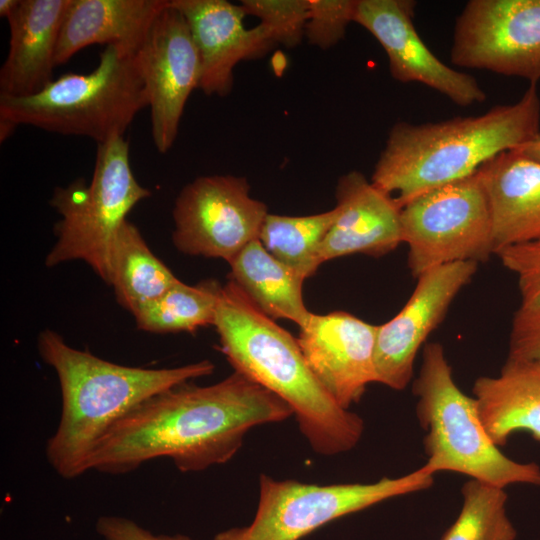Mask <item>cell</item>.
<instances>
[{
	"mask_svg": "<svg viewBox=\"0 0 540 540\" xmlns=\"http://www.w3.org/2000/svg\"><path fill=\"white\" fill-rule=\"evenodd\" d=\"M293 415L271 391L234 371L208 386L190 381L145 400L105 434L88 469L109 475L169 458L181 472H200L230 461L247 432Z\"/></svg>",
	"mask_w": 540,
	"mask_h": 540,
	"instance_id": "cell-1",
	"label": "cell"
},
{
	"mask_svg": "<svg viewBox=\"0 0 540 540\" xmlns=\"http://www.w3.org/2000/svg\"><path fill=\"white\" fill-rule=\"evenodd\" d=\"M41 359L57 375L62 409L45 453L54 471L64 479L87 471L98 443L136 406L176 385L209 376V360L172 368L125 366L68 345L57 332L45 329L37 339Z\"/></svg>",
	"mask_w": 540,
	"mask_h": 540,
	"instance_id": "cell-2",
	"label": "cell"
},
{
	"mask_svg": "<svg viewBox=\"0 0 540 540\" xmlns=\"http://www.w3.org/2000/svg\"><path fill=\"white\" fill-rule=\"evenodd\" d=\"M214 327L234 371L282 399L316 453L338 455L358 444L363 419L329 395L309 368L297 338L261 312L231 280L221 287Z\"/></svg>",
	"mask_w": 540,
	"mask_h": 540,
	"instance_id": "cell-3",
	"label": "cell"
},
{
	"mask_svg": "<svg viewBox=\"0 0 540 540\" xmlns=\"http://www.w3.org/2000/svg\"><path fill=\"white\" fill-rule=\"evenodd\" d=\"M539 132L537 84H530L517 102L493 106L480 115L421 124L397 122L370 181L401 209L430 190L475 173Z\"/></svg>",
	"mask_w": 540,
	"mask_h": 540,
	"instance_id": "cell-4",
	"label": "cell"
},
{
	"mask_svg": "<svg viewBox=\"0 0 540 540\" xmlns=\"http://www.w3.org/2000/svg\"><path fill=\"white\" fill-rule=\"evenodd\" d=\"M147 106L135 52L110 45L89 73L63 74L30 96L0 95V121L14 127L29 125L85 136L99 144L124 136L135 116Z\"/></svg>",
	"mask_w": 540,
	"mask_h": 540,
	"instance_id": "cell-5",
	"label": "cell"
},
{
	"mask_svg": "<svg viewBox=\"0 0 540 540\" xmlns=\"http://www.w3.org/2000/svg\"><path fill=\"white\" fill-rule=\"evenodd\" d=\"M413 393L418 398L417 418L426 431L425 465L434 475L455 472L500 488L518 483L540 486L539 465L510 459L490 439L474 398L455 383L440 343L424 346Z\"/></svg>",
	"mask_w": 540,
	"mask_h": 540,
	"instance_id": "cell-6",
	"label": "cell"
},
{
	"mask_svg": "<svg viewBox=\"0 0 540 540\" xmlns=\"http://www.w3.org/2000/svg\"><path fill=\"white\" fill-rule=\"evenodd\" d=\"M150 191L136 180L129 162V143L118 135L97 144L89 184L77 179L54 190L50 204L60 215L56 241L45 258L47 267L80 260L109 283L111 256L126 216Z\"/></svg>",
	"mask_w": 540,
	"mask_h": 540,
	"instance_id": "cell-7",
	"label": "cell"
},
{
	"mask_svg": "<svg viewBox=\"0 0 540 540\" xmlns=\"http://www.w3.org/2000/svg\"><path fill=\"white\" fill-rule=\"evenodd\" d=\"M433 478L425 465L401 477H384L372 483L318 485L260 474L252 522L221 531L212 540H300L342 516L427 489Z\"/></svg>",
	"mask_w": 540,
	"mask_h": 540,
	"instance_id": "cell-8",
	"label": "cell"
},
{
	"mask_svg": "<svg viewBox=\"0 0 540 540\" xmlns=\"http://www.w3.org/2000/svg\"><path fill=\"white\" fill-rule=\"evenodd\" d=\"M402 241L416 279L438 266L487 261L495 254L492 216L479 170L430 190L401 208Z\"/></svg>",
	"mask_w": 540,
	"mask_h": 540,
	"instance_id": "cell-9",
	"label": "cell"
},
{
	"mask_svg": "<svg viewBox=\"0 0 540 540\" xmlns=\"http://www.w3.org/2000/svg\"><path fill=\"white\" fill-rule=\"evenodd\" d=\"M244 177H198L179 193L173 208L172 241L182 253L230 263L258 240L266 205L250 196Z\"/></svg>",
	"mask_w": 540,
	"mask_h": 540,
	"instance_id": "cell-10",
	"label": "cell"
},
{
	"mask_svg": "<svg viewBox=\"0 0 540 540\" xmlns=\"http://www.w3.org/2000/svg\"><path fill=\"white\" fill-rule=\"evenodd\" d=\"M451 62L540 80V0H470L457 17Z\"/></svg>",
	"mask_w": 540,
	"mask_h": 540,
	"instance_id": "cell-11",
	"label": "cell"
},
{
	"mask_svg": "<svg viewBox=\"0 0 540 540\" xmlns=\"http://www.w3.org/2000/svg\"><path fill=\"white\" fill-rule=\"evenodd\" d=\"M135 60L151 112L154 146L164 154L175 142L186 102L201 79L200 58L187 22L169 0Z\"/></svg>",
	"mask_w": 540,
	"mask_h": 540,
	"instance_id": "cell-12",
	"label": "cell"
},
{
	"mask_svg": "<svg viewBox=\"0 0 540 540\" xmlns=\"http://www.w3.org/2000/svg\"><path fill=\"white\" fill-rule=\"evenodd\" d=\"M478 263L464 261L435 267L417 278L404 307L377 325L374 365L376 383L403 390L411 381L416 355L445 318L459 292L472 280Z\"/></svg>",
	"mask_w": 540,
	"mask_h": 540,
	"instance_id": "cell-13",
	"label": "cell"
},
{
	"mask_svg": "<svg viewBox=\"0 0 540 540\" xmlns=\"http://www.w3.org/2000/svg\"><path fill=\"white\" fill-rule=\"evenodd\" d=\"M415 8L413 0H357L354 22L380 43L395 80L426 85L459 106L483 103L487 95L478 81L446 65L423 42Z\"/></svg>",
	"mask_w": 540,
	"mask_h": 540,
	"instance_id": "cell-14",
	"label": "cell"
},
{
	"mask_svg": "<svg viewBox=\"0 0 540 540\" xmlns=\"http://www.w3.org/2000/svg\"><path fill=\"white\" fill-rule=\"evenodd\" d=\"M299 328L297 341L309 368L329 395L349 409L370 383H376L377 325L335 311L312 313Z\"/></svg>",
	"mask_w": 540,
	"mask_h": 540,
	"instance_id": "cell-15",
	"label": "cell"
},
{
	"mask_svg": "<svg viewBox=\"0 0 540 540\" xmlns=\"http://www.w3.org/2000/svg\"><path fill=\"white\" fill-rule=\"evenodd\" d=\"M184 16L199 54V89L225 96L233 86V70L243 61L262 56L274 44L258 24L244 26L241 5L225 0H169Z\"/></svg>",
	"mask_w": 540,
	"mask_h": 540,
	"instance_id": "cell-16",
	"label": "cell"
},
{
	"mask_svg": "<svg viewBox=\"0 0 540 540\" xmlns=\"http://www.w3.org/2000/svg\"><path fill=\"white\" fill-rule=\"evenodd\" d=\"M336 199L338 215L321 245V264L352 254L379 257L403 243L401 209L361 172L339 179Z\"/></svg>",
	"mask_w": 540,
	"mask_h": 540,
	"instance_id": "cell-17",
	"label": "cell"
},
{
	"mask_svg": "<svg viewBox=\"0 0 540 540\" xmlns=\"http://www.w3.org/2000/svg\"><path fill=\"white\" fill-rule=\"evenodd\" d=\"M70 0H21L7 18L9 50L0 69V95L25 97L53 80L55 51Z\"/></svg>",
	"mask_w": 540,
	"mask_h": 540,
	"instance_id": "cell-18",
	"label": "cell"
},
{
	"mask_svg": "<svg viewBox=\"0 0 540 540\" xmlns=\"http://www.w3.org/2000/svg\"><path fill=\"white\" fill-rule=\"evenodd\" d=\"M478 170L489 200L495 254L540 238V163L508 150Z\"/></svg>",
	"mask_w": 540,
	"mask_h": 540,
	"instance_id": "cell-19",
	"label": "cell"
},
{
	"mask_svg": "<svg viewBox=\"0 0 540 540\" xmlns=\"http://www.w3.org/2000/svg\"><path fill=\"white\" fill-rule=\"evenodd\" d=\"M167 1L70 0L56 46V66L95 44L136 52Z\"/></svg>",
	"mask_w": 540,
	"mask_h": 540,
	"instance_id": "cell-20",
	"label": "cell"
},
{
	"mask_svg": "<svg viewBox=\"0 0 540 540\" xmlns=\"http://www.w3.org/2000/svg\"><path fill=\"white\" fill-rule=\"evenodd\" d=\"M472 391L482 424L498 447L519 431L540 441V361L508 357L497 376L479 377Z\"/></svg>",
	"mask_w": 540,
	"mask_h": 540,
	"instance_id": "cell-21",
	"label": "cell"
},
{
	"mask_svg": "<svg viewBox=\"0 0 540 540\" xmlns=\"http://www.w3.org/2000/svg\"><path fill=\"white\" fill-rule=\"evenodd\" d=\"M230 280L265 315L288 319L299 327L312 314L303 299L305 278L273 257L255 240L230 263Z\"/></svg>",
	"mask_w": 540,
	"mask_h": 540,
	"instance_id": "cell-22",
	"label": "cell"
},
{
	"mask_svg": "<svg viewBox=\"0 0 540 540\" xmlns=\"http://www.w3.org/2000/svg\"><path fill=\"white\" fill-rule=\"evenodd\" d=\"M178 281L154 255L138 228L126 220L114 244L108 283L118 303L134 315Z\"/></svg>",
	"mask_w": 540,
	"mask_h": 540,
	"instance_id": "cell-23",
	"label": "cell"
},
{
	"mask_svg": "<svg viewBox=\"0 0 540 540\" xmlns=\"http://www.w3.org/2000/svg\"><path fill=\"white\" fill-rule=\"evenodd\" d=\"M337 215L336 206L307 216L268 213L258 240L273 257L306 279L321 264L320 248Z\"/></svg>",
	"mask_w": 540,
	"mask_h": 540,
	"instance_id": "cell-24",
	"label": "cell"
},
{
	"mask_svg": "<svg viewBox=\"0 0 540 540\" xmlns=\"http://www.w3.org/2000/svg\"><path fill=\"white\" fill-rule=\"evenodd\" d=\"M221 287L215 280L195 285L179 280L133 315L136 325L151 333L194 332L214 326Z\"/></svg>",
	"mask_w": 540,
	"mask_h": 540,
	"instance_id": "cell-25",
	"label": "cell"
},
{
	"mask_svg": "<svg viewBox=\"0 0 540 540\" xmlns=\"http://www.w3.org/2000/svg\"><path fill=\"white\" fill-rule=\"evenodd\" d=\"M462 507L441 540H515L517 531L506 513L507 493L476 479L461 488Z\"/></svg>",
	"mask_w": 540,
	"mask_h": 540,
	"instance_id": "cell-26",
	"label": "cell"
},
{
	"mask_svg": "<svg viewBox=\"0 0 540 540\" xmlns=\"http://www.w3.org/2000/svg\"><path fill=\"white\" fill-rule=\"evenodd\" d=\"M246 15L260 19L274 44L294 47L305 36L308 0H243Z\"/></svg>",
	"mask_w": 540,
	"mask_h": 540,
	"instance_id": "cell-27",
	"label": "cell"
},
{
	"mask_svg": "<svg viewBox=\"0 0 540 540\" xmlns=\"http://www.w3.org/2000/svg\"><path fill=\"white\" fill-rule=\"evenodd\" d=\"M305 36L321 49L337 44L349 23L354 22L357 0H308Z\"/></svg>",
	"mask_w": 540,
	"mask_h": 540,
	"instance_id": "cell-28",
	"label": "cell"
},
{
	"mask_svg": "<svg viewBox=\"0 0 540 540\" xmlns=\"http://www.w3.org/2000/svg\"><path fill=\"white\" fill-rule=\"evenodd\" d=\"M496 255L517 277L520 308L540 309V238L506 247Z\"/></svg>",
	"mask_w": 540,
	"mask_h": 540,
	"instance_id": "cell-29",
	"label": "cell"
},
{
	"mask_svg": "<svg viewBox=\"0 0 540 540\" xmlns=\"http://www.w3.org/2000/svg\"><path fill=\"white\" fill-rule=\"evenodd\" d=\"M510 358L540 361V309L515 312L509 338Z\"/></svg>",
	"mask_w": 540,
	"mask_h": 540,
	"instance_id": "cell-30",
	"label": "cell"
},
{
	"mask_svg": "<svg viewBox=\"0 0 540 540\" xmlns=\"http://www.w3.org/2000/svg\"><path fill=\"white\" fill-rule=\"evenodd\" d=\"M95 529L103 540H193L184 534H154L132 519L117 515L100 516Z\"/></svg>",
	"mask_w": 540,
	"mask_h": 540,
	"instance_id": "cell-31",
	"label": "cell"
},
{
	"mask_svg": "<svg viewBox=\"0 0 540 540\" xmlns=\"http://www.w3.org/2000/svg\"><path fill=\"white\" fill-rule=\"evenodd\" d=\"M517 153L540 163V132L529 141L512 149Z\"/></svg>",
	"mask_w": 540,
	"mask_h": 540,
	"instance_id": "cell-32",
	"label": "cell"
},
{
	"mask_svg": "<svg viewBox=\"0 0 540 540\" xmlns=\"http://www.w3.org/2000/svg\"><path fill=\"white\" fill-rule=\"evenodd\" d=\"M21 0H1L0 1V16L5 17L6 19L12 15L18 6L20 5Z\"/></svg>",
	"mask_w": 540,
	"mask_h": 540,
	"instance_id": "cell-33",
	"label": "cell"
}]
</instances>
